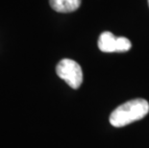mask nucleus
I'll return each mask as SVG.
<instances>
[{
  "label": "nucleus",
  "mask_w": 149,
  "mask_h": 148,
  "mask_svg": "<svg viewBox=\"0 0 149 148\" xmlns=\"http://www.w3.org/2000/svg\"><path fill=\"white\" fill-rule=\"evenodd\" d=\"M149 113V103L145 99L138 98L123 103L110 115V123L113 127H124L141 120Z\"/></svg>",
  "instance_id": "1"
},
{
  "label": "nucleus",
  "mask_w": 149,
  "mask_h": 148,
  "mask_svg": "<svg viewBox=\"0 0 149 148\" xmlns=\"http://www.w3.org/2000/svg\"><path fill=\"white\" fill-rule=\"evenodd\" d=\"M58 76L66 82L69 87L77 90L83 83L82 68L75 61L70 59H64L60 61L56 67Z\"/></svg>",
  "instance_id": "2"
},
{
  "label": "nucleus",
  "mask_w": 149,
  "mask_h": 148,
  "mask_svg": "<svg viewBox=\"0 0 149 148\" xmlns=\"http://www.w3.org/2000/svg\"><path fill=\"white\" fill-rule=\"evenodd\" d=\"M131 47L132 43L127 38H116L111 32H103L98 39V48L105 53L127 52Z\"/></svg>",
  "instance_id": "3"
},
{
  "label": "nucleus",
  "mask_w": 149,
  "mask_h": 148,
  "mask_svg": "<svg viewBox=\"0 0 149 148\" xmlns=\"http://www.w3.org/2000/svg\"><path fill=\"white\" fill-rule=\"evenodd\" d=\"M50 6L58 13H71L80 7L81 0H49Z\"/></svg>",
  "instance_id": "4"
},
{
  "label": "nucleus",
  "mask_w": 149,
  "mask_h": 148,
  "mask_svg": "<svg viewBox=\"0 0 149 148\" xmlns=\"http://www.w3.org/2000/svg\"><path fill=\"white\" fill-rule=\"evenodd\" d=\"M148 5H149V0H148Z\"/></svg>",
  "instance_id": "5"
}]
</instances>
